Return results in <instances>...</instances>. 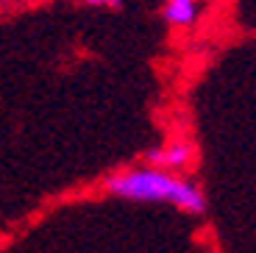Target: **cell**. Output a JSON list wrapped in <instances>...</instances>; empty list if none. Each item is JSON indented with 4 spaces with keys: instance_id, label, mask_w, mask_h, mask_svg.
I'll use <instances>...</instances> for the list:
<instances>
[{
    "instance_id": "7a4b0ae2",
    "label": "cell",
    "mask_w": 256,
    "mask_h": 253,
    "mask_svg": "<svg viewBox=\"0 0 256 253\" xmlns=\"http://www.w3.org/2000/svg\"><path fill=\"white\" fill-rule=\"evenodd\" d=\"M145 158H148L154 167H164V170H181V167L190 164L192 148L184 145V142H176V145H170V148H156V150H150Z\"/></svg>"
},
{
    "instance_id": "277c9868",
    "label": "cell",
    "mask_w": 256,
    "mask_h": 253,
    "mask_svg": "<svg viewBox=\"0 0 256 253\" xmlns=\"http://www.w3.org/2000/svg\"><path fill=\"white\" fill-rule=\"evenodd\" d=\"M90 6H109V8H117L120 6V0H86Z\"/></svg>"
},
{
    "instance_id": "3957f363",
    "label": "cell",
    "mask_w": 256,
    "mask_h": 253,
    "mask_svg": "<svg viewBox=\"0 0 256 253\" xmlns=\"http://www.w3.org/2000/svg\"><path fill=\"white\" fill-rule=\"evenodd\" d=\"M162 14L170 26H192L198 17V0H167Z\"/></svg>"
},
{
    "instance_id": "6da1fadb",
    "label": "cell",
    "mask_w": 256,
    "mask_h": 253,
    "mask_svg": "<svg viewBox=\"0 0 256 253\" xmlns=\"http://www.w3.org/2000/svg\"><path fill=\"white\" fill-rule=\"evenodd\" d=\"M106 190L126 200H148V203H173L190 214H204L206 200L200 190L190 181L164 172L162 167H140V170H126L120 176H112L106 181Z\"/></svg>"
}]
</instances>
